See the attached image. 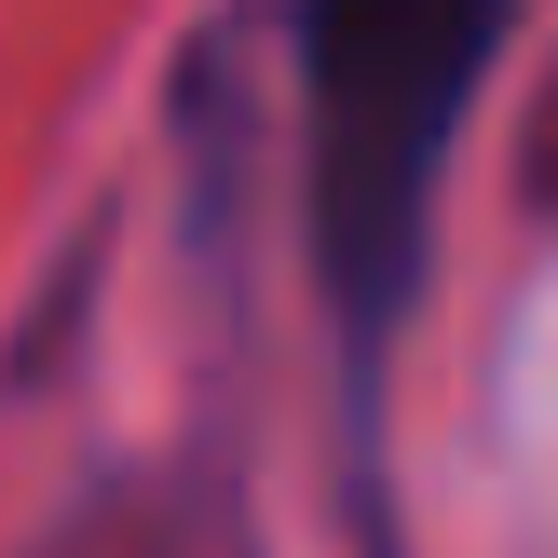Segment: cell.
Masks as SVG:
<instances>
[{"mask_svg":"<svg viewBox=\"0 0 558 558\" xmlns=\"http://www.w3.org/2000/svg\"><path fill=\"white\" fill-rule=\"evenodd\" d=\"M518 0H300L314 109V272L354 354H381L436 259V178L505 54Z\"/></svg>","mask_w":558,"mask_h":558,"instance_id":"1","label":"cell"}]
</instances>
